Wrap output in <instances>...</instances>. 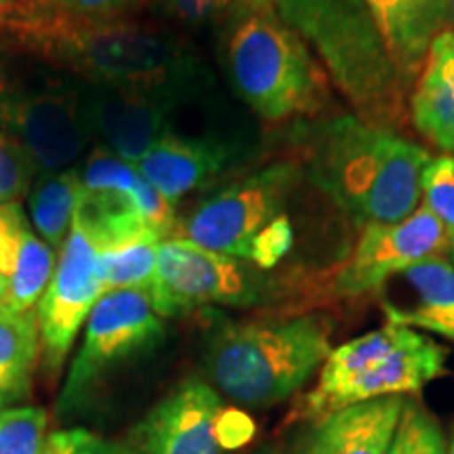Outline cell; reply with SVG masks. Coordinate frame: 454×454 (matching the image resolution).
Returning a JSON list of instances; mask_svg holds the SVG:
<instances>
[{
	"instance_id": "d6986e66",
	"label": "cell",
	"mask_w": 454,
	"mask_h": 454,
	"mask_svg": "<svg viewBox=\"0 0 454 454\" xmlns=\"http://www.w3.org/2000/svg\"><path fill=\"white\" fill-rule=\"evenodd\" d=\"M408 87H414L429 47L448 26L450 0H364Z\"/></svg>"
},
{
	"instance_id": "7a4b0ae2",
	"label": "cell",
	"mask_w": 454,
	"mask_h": 454,
	"mask_svg": "<svg viewBox=\"0 0 454 454\" xmlns=\"http://www.w3.org/2000/svg\"><path fill=\"white\" fill-rule=\"evenodd\" d=\"M305 177L362 227L397 223L421 202V175L431 154L397 130L356 114L297 122Z\"/></svg>"
},
{
	"instance_id": "f546056e",
	"label": "cell",
	"mask_w": 454,
	"mask_h": 454,
	"mask_svg": "<svg viewBox=\"0 0 454 454\" xmlns=\"http://www.w3.org/2000/svg\"><path fill=\"white\" fill-rule=\"evenodd\" d=\"M51 3L74 15L107 20V17H127L147 0H51Z\"/></svg>"
},
{
	"instance_id": "2e32d148",
	"label": "cell",
	"mask_w": 454,
	"mask_h": 454,
	"mask_svg": "<svg viewBox=\"0 0 454 454\" xmlns=\"http://www.w3.org/2000/svg\"><path fill=\"white\" fill-rule=\"evenodd\" d=\"M379 301L391 325L423 328L454 343V265L444 257L425 259L389 276Z\"/></svg>"
},
{
	"instance_id": "d4e9b609",
	"label": "cell",
	"mask_w": 454,
	"mask_h": 454,
	"mask_svg": "<svg viewBox=\"0 0 454 454\" xmlns=\"http://www.w3.org/2000/svg\"><path fill=\"white\" fill-rule=\"evenodd\" d=\"M47 421L43 408L0 411V454H41L47 438Z\"/></svg>"
},
{
	"instance_id": "9c48e42d",
	"label": "cell",
	"mask_w": 454,
	"mask_h": 454,
	"mask_svg": "<svg viewBox=\"0 0 454 454\" xmlns=\"http://www.w3.org/2000/svg\"><path fill=\"white\" fill-rule=\"evenodd\" d=\"M305 179L301 164L278 162L204 198L184 219L173 238H184L230 257L251 263L254 238L286 213L288 202Z\"/></svg>"
},
{
	"instance_id": "603a6c76",
	"label": "cell",
	"mask_w": 454,
	"mask_h": 454,
	"mask_svg": "<svg viewBox=\"0 0 454 454\" xmlns=\"http://www.w3.org/2000/svg\"><path fill=\"white\" fill-rule=\"evenodd\" d=\"M160 242L162 240L158 238H144V240L112 248V251H101L99 265L106 293L122 291V288L150 291L152 282H154Z\"/></svg>"
},
{
	"instance_id": "4fadbf2b",
	"label": "cell",
	"mask_w": 454,
	"mask_h": 454,
	"mask_svg": "<svg viewBox=\"0 0 454 454\" xmlns=\"http://www.w3.org/2000/svg\"><path fill=\"white\" fill-rule=\"evenodd\" d=\"M223 411L217 389L190 377L147 412L130 440L141 454H223L219 440Z\"/></svg>"
},
{
	"instance_id": "d6a6232c",
	"label": "cell",
	"mask_w": 454,
	"mask_h": 454,
	"mask_svg": "<svg viewBox=\"0 0 454 454\" xmlns=\"http://www.w3.org/2000/svg\"><path fill=\"white\" fill-rule=\"evenodd\" d=\"M4 299H7V280L0 274V311L4 308Z\"/></svg>"
},
{
	"instance_id": "ffe728a7",
	"label": "cell",
	"mask_w": 454,
	"mask_h": 454,
	"mask_svg": "<svg viewBox=\"0 0 454 454\" xmlns=\"http://www.w3.org/2000/svg\"><path fill=\"white\" fill-rule=\"evenodd\" d=\"M408 112L414 129L444 154L454 156V34L440 32L414 84Z\"/></svg>"
},
{
	"instance_id": "4316f807",
	"label": "cell",
	"mask_w": 454,
	"mask_h": 454,
	"mask_svg": "<svg viewBox=\"0 0 454 454\" xmlns=\"http://www.w3.org/2000/svg\"><path fill=\"white\" fill-rule=\"evenodd\" d=\"M38 170L15 141L0 133V204L17 202L34 184Z\"/></svg>"
},
{
	"instance_id": "e0dca14e",
	"label": "cell",
	"mask_w": 454,
	"mask_h": 454,
	"mask_svg": "<svg viewBox=\"0 0 454 454\" xmlns=\"http://www.w3.org/2000/svg\"><path fill=\"white\" fill-rule=\"evenodd\" d=\"M404 400L377 397L308 423L291 454H387Z\"/></svg>"
},
{
	"instance_id": "7402d4cb",
	"label": "cell",
	"mask_w": 454,
	"mask_h": 454,
	"mask_svg": "<svg viewBox=\"0 0 454 454\" xmlns=\"http://www.w3.org/2000/svg\"><path fill=\"white\" fill-rule=\"evenodd\" d=\"M81 198L78 168L41 173L27 192V208L34 230L55 251H61L70 236L72 219Z\"/></svg>"
},
{
	"instance_id": "52a82bcc",
	"label": "cell",
	"mask_w": 454,
	"mask_h": 454,
	"mask_svg": "<svg viewBox=\"0 0 454 454\" xmlns=\"http://www.w3.org/2000/svg\"><path fill=\"white\" fill-rule=\"evenodd\" d=\"M446 349L408 326L385 325L333 349L293 421L314 423L360 402L417 394L446 374Z\"/></svg>"
},
{
	"instance_id": "8d00e7d4",
	"label": "cell",
	"mask_w": 454,
	"mask_h": 454,
	"mask_svg": "<svg viewBox=\"0 0 454 454\" xmlns=\"http://www.w3.org/2000/svg\"><path fill=\"white\" fill-rule=\"evenodd\" d=\"M13 3H20V0H0V4H13Z\"/></svg>"
},
{
	"instance_id": "74e56055",
	"label": "cell",
	"mask_w": 454,
	"mask_h": 454,
	"mask_svg": "<svg viewBox=\"0 0 454 454\" xmlns=\"http://www.w3.org/2000/svg\"><path fill=\"white\" fill-rule=\"evenodd\" d=\"M448 454H454V440H452V446H450V450H448Z\"/></svg>"
},
{
	"instance_id": "6da1fadb",
	"label": "cell",
	"mask_w": 454,
	"mask_h": 454,
	"mask_svg": "<svg viewBox=\"0 0 454 454\" xmlns=\"http://www.w3.org/2000/svg\"><path fill=\"white\" fill-rule=\"evenodd\" d=\"M0 38L93 87L145 90L185 104L211 82L177 34L129 17H82L51 0L0 4Z\"/></svg>"
},
{
	"instance_id": "5bb4252c",
	"label": "cell",
	"mask_w": 454,
	"mask_h": 454,
	"mask_svg": "<svg viewBox=\"0 0 454 454\" xmlns=\"http://www.w3.org/2000/svg\"><path fill=\"white\" fill-rule=\"evenodd\" d=\"M181 106L184 104L158 93L87 84L90 137L130 164H137L170 133V124Z\"/></svg>"
},
{
	"instance_id": "7c38bea8",
	"label": "cell",
	"mask_w": 454,
	"mask_h": 454,
	"mask_svg": "<svg viewBox=\"0 0 454 454\" xmlns=\"http://www.w3.org/2000/svg\"><path fill=\"white\" fill-rule=\"evenodd\" d=\"M448 244L450 234L425 207L397 223H368L349 259L334 271L331 293L345 299L377 293L397 271L425 259L444 257Z\"/></svg>"
},
{
	"instance_id": "cb8c5ba5",
	"label": "cell",
	"mask_w": 454,
	"mask_h": 454,
	"mask_svg": "<svg viewBox=\"0 0 454 454\" xmlns=\"http://www.w3.org/2000/svg\"><path fill=\"white\" fill-rule=\"evenodd\" d=\"M387 454H448L438 421L417 400H404Z\"/></svg>"
},
{
	"instance_id": "f1b7e54d",
	"label": "cell",
	"mask_w": 454,
	"mask_h": 454,
	"mask_svg": "<svg viewBox=\"0 0 454 454\" xmlns=\"http://www.w3.org/2000/svg\"><path fill=\"white\" fill-rule=\"evenodd\" d=\"M240 0H158L164 13L181 24H204L236 7Z\"/></svg>"
},
{
	"instance_id": "8fae6325",
	"label": "cell",
	"mask_w": 454,
	"mask_h": 454,
	"mask_svg": "<svg viewBox=\"0 0 454 454\" xmlns=\"http://www.w3.org/2000/svg\"><path fill=\"white\" fill-rule=\"evenodd\" d=\"M99 254V240L81 215L74 213L70 236L36 309L43 364L49 371H59L90 309L106 294Z\"/></svg>"
},
{
	"instance_id": "44dd1931",
	"label": "cell",
	"mask_w": 454,
	"mask_h": 454,
	"mask_svg": "<svg viewBox=\"0 0 454 454\" xmlns=\"http://www.w3.org/2000/svg\"><path fill=\"white\" fill-rule=\"evenodd\" d=\"M38 351L41 328L36 311H0V411L30 394Z\"/></svg>"
},
{
	"instance_id": "8992f818",
	"label": "cell",
	"mask_w": 454,
	"mask_h": 454,
	"mask_svg": "<svg viewBox=\"0 0 454 454\" xmlns=\"http://www.w3.org/2000/svg\"><path fill=\"white\" fill-rule=\"evenodd\" d=\"M0 133L38 173L74 168L93 141L87 82L0 38Z\"/></svg>"
},
{
	"instance_id": "30bf717a",
	"label": "cell",
	"mask_w": 454,
	"mask_h": 454,
	"mask_svg": "<svg viewBox=\"0 0 454 454\" xmlns=\"http://www.w3.org/2000/svg\"><path fill=\"white\" fill-rule=\"evenodd\" d=\"M84 325L82 345L59 395L61 411L82 404L89 391L106 374L150 349L164 334L160 316L156 314L150 291L145 288L106 293L90 309Z\"/></svg>"
},
{
	"instance_id": "ac0fdd59",
	"label": "cell",
	"mask_w": 454,
	"mask_h": 454,
	"mask_svg": "<svg viewBox=\"0 0 454 454\" xmlns=\"http://www.w3.org/2000/svg\"><path fill=\"white\" fill-rule=\"evenodd\" d=\"M55 265L57 251L34 234L20 204H0V274L7 280L3 311L24 314L36 308Z\"/></svg>"
},
{
	"instance_id": "3957f363",
	"label": "cell",
	"mask_w": 454,
	"mask_h": 454,
	"mask_svg": "<svg viewBox=\"0 0 454 454\" xmlns=\"http://www.w3.org/2000/svg\"><path fill=\"white\" fill-rule=\"evenodd\" d=\"M320 57L356 116L389 130L408 121V87L364 0H263Z\"/></svg>"
},
{
	"instance_id": "83f0119b",
	"label": "cell",
	"mask_w": 454,
	"mask_h": 454,
	"mask_svg": "<svg viewBox=\"0 0 454 454\" xmlns=\"http://www.w3.org/2000/svg\"><path fill=\"white\" fill-rule=\"evenodd\" d=\"M294 247V227L288 213H284L276 221H271L268 230H263L254 238L251 248V263L254 268L268 271L282 263L284 257Z\"/></svg>"
},
{
	"instance_id": "ba28073f",
	"label": "cell",
	"mask_w": 454,
	"mask_h": 454,
	"mask_svg": "<svg viewBox=\"0 0 454 454\" xmlns=\"http://www.w3.org/2000/svg\"><path fill=\"white\" fill-rule=\"evenodd\" d=\"M278 284L248 261L221 254L184 238H167L158 247L152 305L160 317L227 305L254 308L276 297Z\"/></svg>"
},
{
	"instance_id": "484cf974",
	"label": "cell",
	"mask_w": 454,
	"mask_h": 454,
	"mask_svg": "<svg viewBox=\"0 0 454 454\" xmlns=\"http://www.w3.org/2000/svg\"><path fill=\"white\" fill-rule=\"evenodd\" d=\"M423 207L454 234V156H431L421 175Z\"/></svg>"
},
{
	"instance_id": "5b68a950",
	"label": "cell",
	"mask_w": 454,
	"mask_h": 454,
	"mask_svg": "<svg viewBox=\"0 0 454 454\" xmlns=\"http://www.w3.org/2000/svg\"><path fill=\"white\" fill-rule=\"evenodd\" d=\"M223 66L236 93L268 122L314 121L331 99L314 51L263 0L231 9Z\"/></svg>"
},
{
	"instance_id": "e575fe53",
	"label": "cell",
	"mask_w": 454,
	"mask_h": 454,
	"mask_svg": "<svg viewBox=\"0 0 454 454\" xmlns=\"http://www.w3.org/2000/svg\"><path fill=\"white\" fill-rule=\"evenodd\" d=\"M448 257H450L454 263V234L450 236V244H448Z\"/></svg>"
},
{
	"instance_id": "d590c367",
	"label": "cell",
	"mask_w": 454,
	"mask_h": 454,
	"mask_svg": "<svg viewBox=\"0 0 454 454\" xmlns=\"http://www.w3.org/2000/svg\"><path fill=\"white\" fill-rule=\"evenodd\" d=\"M257 454H280L276 450V448H263V450H259Z\"/></svg>"
},
{
	"instance_id": "836d02e7",
	"label": "cell",
	"mask_w": 454,
	"mask_h": 454,
	"mask_svg": "<svg viewBox=\"0 0 454 454\" xmlns=\"http://www.w3.org/2000/svg\"><path fill=\"white\" fill-rule=\"evenodd\" d=\"M448 21L452 24V34H454V0H450V9H448Z\"/></svg>"
},
{
	"instance_id": "277c9868",
	"label": "cell",
	"mask_w": 454,
	"mask_h": 454,
	"mask_svg": "<svg viewBox=\"0 0 454 454\" xmlns=\"http://www.w3.org/2000/svg\"><path fill=\"white\" fill-rule=\"evenodd\" d=\"M325 314L221 320L204 345V368L221 394L251 408L291 397L331 354Z\"/></svg>"
},
{
	"instance_id": "9a60e30c",
	"label": "cell",
	"mask_w": 454,
	"mask_h": 454,
	"mask_svg": "<svg viewBox=\"0 0 454 454\" xmlns=\"http://www.w3.org/2000/svg\"><path fill=\"white\" fill-rule=\"evenodd\" d=\"M240 160H244L240 139L170 130L135 167L175 207L185 196L223 177Z\"/></svg>"
},
{
	"instance_id": "4dcf8cb0",
	"label": "cell",
	"mask_w": 454,
	"mask_h": 454,
	"mask_svg": "<svg viewBox=\"0 0 454 454\" xmlns=\"http://www.w3.org/2000/svg\"><path fill=\"white\" fill-rule=\"evenodd\" d=\"M254 425L240 411H223L219 421V440L223 450H234L253 438Z\"/></svg>"
},
{
	"instance_id": "1f68e13d",
	"label": "cell",
	"mask_w": 454,
	"mask_h": 454,
	"mask_svg": "<svg viewBox=\"0 0 454 454\" xmlns=\"http://www.w3.org/2000/svg\"><path fill=\"white\" fill-rule=\"evenodd\" d=\"M72 454H141V452L127 444H118V442L98 438V435H93L89 431L87 438L78 444V448Z\"/></svg>"
}]
</instances>
